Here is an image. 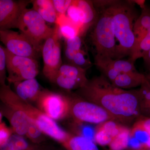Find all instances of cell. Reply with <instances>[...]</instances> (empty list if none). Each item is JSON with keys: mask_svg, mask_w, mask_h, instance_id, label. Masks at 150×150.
Segmentation results:
<instances>
[{"mask_svg": "<svg viewBox=\"0 0 150 150\" xmlns=\"http://www.w3.org/2000/svg\"><path fill=\"white\" fill-rule=\"evenodd\" d=\"M75 94L102 107L116 121L127 126L142 115L139 90L119 88L103 75L88 80Z\"/></svg>", "mask_w": 150, "mask_h": 150, "instance_id": "cell-1", "label": "cell"}, {"mask_svg": "<svg viewBox=\"0 0 150 150\" xmlns=\"http://www.w3.org/2000/svg\"><path fill=\"white\" fill-rule=\"evenodd\" d=\"M132 1H114L112 3V22L116 41L114 59H122L131 56L135 46L134 23L138 17Z\"/></svg>", "mask_w": 150, "mask_h": 150, "instance_id": "cell-2", "label": "cell"}, {"mask_svg": "<svg viewBox=\"0 0 150 150\" xmlns=\"http://www.w3.org/2000/svg\"><path fill=\"white\" fill-rule=\"evenodd\" d=\"M114 1H94L99 12L91 35L95 48L94 58L115 59L116 41L112 22V3Z\"/></svg>", "mask_w": 150, "mask_h": 150, "instance_id": "cell-3", "label": "cell"}, {"mask_svg": "<svg viewBox=\"0 0 150 150\" xmlns=\"http://www.w3.org/2000/svg\"><path fill=\"white\" fill-rule=\"evenodd\" d=\"M0 102L9 103L22 110L47 137L62 146L67 142L70 133L62 129L56 121L49 118L36 106L20 98L10 86L6 84L0 85Z\"/></svg>", "mask_w": 150, "mask_h": 150, "instance_id": "cell-4", "label": "cell"}, {"mask_svg": "<svg viewBox=\"0 0 150 150\" xmlns=\"http://www.w3.org/2000/svg\"><path fill=\"white\" fill-rule=\"evenodd\" d=\"M68 97L70 100L69 115L75 123L97 125L109 120L116 121L106 110L96 103L78 96Z\"/></svg>", "mask_w": 150, "mask_h": 150, "instance_id": "cell-5", "label": "cell"}, {"mask_svg": "<svg viewBox=\"0 0 150 150\" xmlns=\"http://www.w3.org/2000/svg\"><path fill=\"white\" fill-rule=\"evenodd\" d=\"M0 40L13 55L36 60L41 55L42 45L35 43L20 31L0 30Z\"/></svg>", "mask_w": 150, "mask_h": 150, "instance_id": "cell-6", "label": "cell"}, {"mask_svg": "<svg viewBox=\"0 0 150 150\" xmlns=\"http://www.w3.org/2000/svg\"><path fill=\"white\" fill-rule=\"evenodd\" d=\"M61 37L58 27L56 25L53 32L43 42L41 49L43 62V74L52 83L63 64Z\"/></svg>", "mask_w": 150, "mask_h": 150, "instance_id": "cell-7", "label": "cell"}, {"mask_svg": "<svg viewBox=\"0 0 150 150\" xmlns=\"http://www.w3.org/2000/svg\"><path fill=\"white\" fill-rule=\"evenodd\" d=\"M17 28L35 43L43 45L54 30L46 24L40 15L33 8L25 9L19 19Z\"/></svg>", "mask_w": 150, "mask_h": 150, "instance_id": "cell-8", "label": "cell"}, {"mask_svg": "<svg viewBox=\"0 0 150 150\" xmlns=\"http://www.w3.org/2000/svg\"><path fill=\"white\" fill-rule=\"evenodd\" d=\"M6 55L7 80L9 83L34 79L39 73L36 59L21 57L11 54L5 48Z\"/></svg>", "mask_w": 150, "mask_h": 150, "instance_id": "cell-9", "label": "cell"}, {"mask_svg": "<svg viewBox=\"0 0 150 150\" xmlns=\"http://www.w3.org/2000/svg\"><path fill=\"white\" fill-rule=\"evenodd\" d=\"M36 107L54 121L63 120L70 113L69 97L43 89L35 101Z\"/></svg>", "mask_w": 150, "mask_h": 150, "instance_id": "cell-10", "label": "cell"}, {"mask_svg": "<svg viewBox=\"0 0 150 150\" xmlns=\"http://www.w3.org/2000/svg\"><path fill=\"white\" fill-rule=\"evenodd\" d=\"M87 70L68 63L62 64L53 83L68 91L77 90L83 86L88 81L86 76Z\"/></svg>", "mask_w": 150, "mask_h": 150, "instance_id": "cell-11", "label": "cell"}, {"mask_svg": "<svg viewBox=\"0 0 150 150\" xmlns=\"http://www.w3.org/2000/svg\"><path fill=\"white\" fill-rule=\"evenodd\" d=\"M31 1L0 0V30L17 28L22 13Z\"/></svg>", "mask_w": 150, "mask_h": 150, "instance_id": "cell-12", "label": "cell"}, {"mask_svg": "<svg viewBox=\"0 0 150 150\" xmlns=\"http://www.w3.org/2000/svg\"><path fill=\"white\" fill-rule=\"evenodd\" d=\"M0 111L9 122L13 134L25 137L32 120L16 106L0 102Z\"/></svg>", "mask_w": 150, "mask_h": 150, "instance_id": "cell-13", "label": "cell"}, {"mask_svg": "<svg viewBox=\"0 0 150 150\" xmlns=\"http://www.w3.org/2000/svg\"><path fill=\"white\" fill-rule=\"evenodd\" d=\"M127 126L115 120H109L98 124L94 133V142L102 146H108L112 140Z\"/></svg>", "mask_w": 150, "mask_h": 150, "instance_id": "cell-14", "label": "cell"}, {"mask_svg": "<svg viewBox=\"0 0 150 150\" xmlns=\"http://www.w3.org/2000/svg\"><path fill=\"white\" fill-rule=\"evenodd\" d=\"M14 92L21 99L31 103L35 102L43 89L35 78L13 83Z\"/></svg>", "mask_w": 150, "mask_h": 150, "instance_id": "cell-15", "label": "cell"}, {"mask_svg": "<svg viewBox=\"0 0 150 150\" xmlns=\"http://www.w3.org/2000/svg\"><path fill=\"white\" fill-rule=\"evenodd\" d=\"M130 137L131 139H136L139 142L137 147L150 148V117L140 116L130 128Z\"/></svg>", "mask_w": 150, "mask_h": 150, "instance_id": "cell-16", "label": "cell"}, {"mask_svg": "<svg viewBox=\"0 0 150 150\" xmlns=\"http://www.w3.org/2000/svg\"><path fill=\"white\" fill-rule=\"evenodd\" d=\"M45 145L33 144L25 137L13 134L0 150H43Z\"/></svg>", "mask_w": 150, "mask_h": 150, "instance_id": "cell-17", "label": "cell"}, {"mask_svg": "<svg viewBox=\"0 0 150 150\" xmlns=\"http://www.w3.org/2000/svg\"><path fill=\"white\" fill-rule=\"evenodd\" d=\"M145 78V75L134 71L120 74L110 82L119 88L128 90L141 86Z\"/></svg>", "mask_w": 150, "mask_h": 150, "instance_id": "cell-18", "label": "cell"}, {"mask_svg": "<svg viewBox=\"0 0 150 150\" xmlns=\"http://www.w3.org/2000/svg\"><path fill=\"white\" fill-rule=\"evenodd\" d=\"M95 64L97 67H106L111 68L119 74L137 71L134 62L128 60L114 59L111 58H94Z\"/></svg>", "mask_w": 150, "mask_h": 150, "instance_id": "cell-19", "label": "cell"}, {"mask_svg": "<svg viewBox=\"0 0 150 150\" xmlns=\"http://www.w3.org/2000/svg\"><path fill=\"white\" fill-rule=\"evenodd\" d=\"M62 146L67 150H99L96 143L88 137L71 133Z\"/></svg>", "mask_w": 150, "mask_h": 150, "instance_id": "cell-20", "label": "cell"}, {"mask_svg": "<svg viewBox=\"0 0 150 150\" xmlns=\"http://www.w3.org/2000/svg\"><path fill=\"white\" fill-rule=\"evenodd\" d=\"M76 2L83 16V26L81 32V35L83 36L90 27L94 24L97 18L98 14L93 1L76 0Z\"/></svg>", "mask_w": 150, "mask_h": 150, "instance_id": "cell-21", "label": "cell"}, {"mask_svg": "<svg viewBox=\"0 0 150 150\" xmlns=\"http://www.w3.org/2000/svg\"><path fill=\"white\" fill-rule=\"evenodd\" d=\"M33 8L38 13L46 22L56 24L57 15L52 0H34L31 1Z\"/></svg>", "mask_w": 150, "mask_h": 150, "instance_id": "cell-22", "label": "cell"}, {"mask_svg": "<svg viewBox=\"0 0 150 150\" xmlns=\"http://www.w3.org/2000/svg\"><path fill=\"white\" fill-rule=\"evenodd\" d=\"M55 24L61 37H64L65 40L80 35V28L71 21L66 15L58 16Z\"/></svg>", "mask_w": 150, "mask_h": 150, "instance_id": "cell-23", "label": "cell"}, {"mask_svg": "<svg viewBox=\"0 0 150 150\" xmlns=\"http://www.w3.org/2000/svg\"><path fill=\"white\" fill-rule=\"evenodd\" d=\"M150 28V8L145 6L134 23V32L136 42L144 37Z\"/></svg>", "mask_w": 150, "mask_h": 150, "instance_id": "cell-24", "label": "cell"}, {"mask_svg": "<svg viewBox=\"0 0 150 150\" xmlns=\"http://www.w3.org/2000/svg\"><path fill=\"white\" fill-rule=\"evenodd\" d=\"M138 90L141 115L150 117V81L146 78H145Z\"/></svg>", "mask_w": 150, "mask_h": 150, "instance_id": "cell-25", "label": "cell"}, {"mask_svg": "<svg viewBox=\"0 0 150 150\" xmlns=\"http://www.w3.org/2000/svg\"><path fill=\"white\" fill-rule=\"evenodd\" d=\"M150 49V28L146 35L135 43L129 59L135 63L137 59L143 58Z\"/></svg>", "mask_w": 150, "mask_h": 150, "instance_id": "cell-26", "label": "cell"}, {"mask_svg": "<svg viewBox=\"0 0 150 150\" xmlns=\"http://www.w3.org/2000/svg\"><path fill=\"white\" fill-rule=\"evenodd\" d=\"M82 42V36L80 35L65 39L64 54L68 64H71L75 54L81 49Z\"/></svg>", "mask_w": 150, "mask_h": 150, "instance_id": "cell-27", "label": "cell"}, {"mask_svg": "<svg viewBox=\"0 0 150 150\" xmlns=\"http://www.w3.org/2000/svg\"><path fill=\"white\" fill-rule=\"evenodd\" d=\"M131 140L130 128L127 126L112 140L108 146L109 150H126Z\"/></svg>", "mask_w": 150, "mask_h": 150, "instance_id": "cell-28", "label": "cell"}, {"mask_svg": "<svg viewBox=\"0 0 150 150\" xmlns=\"http://www.w3.org/2000/svg\"><path fill=\"white\" fill-rule=\"evenodd\" d=\"M46 137L47 136L32 121L30 124L25 138L33 144H43L46 143Z\"/></svg>", "mask_w": 150, "mask_h": 150, "instance_id": "cell-29", "label": "cell"}, {"mask_svg": "<svg viewBox=\"0 0 150 150\" xmlns=\"http://www.w3.org/2000/svg\"><path fill=\"white\" fill-rule=\"evenodd\" d=\"M66 15L71 21L80 28L81 35L84 23L83 16L81 10L77 5L76 1H73Z\"/></svg>", "mask_w": 150, "mask_h": 150, "instance_id": "cell-30", "label": "cell"}, {"mask_svg": "<svg viewBox=\"0 0 150 150\" xmlns=\"http://www.w3.org/2000/svg\"><path fill=\"white\" fill-rule=\"evenodd\" d=\"M71 64L83 69H87L93 66L86 52L81 49L73 57Z\"/></svg>", "mask_w": 150, "mask_h": 150, "instance_id": "cell-31", "label": "cell"}, {"mask_svg": "<svg viewBox=\"0 0 150 150\" xmlns=\"http://www.w3.org/2000/svg\"><path fill=\"white\" fill-rule=\"evenodd\" d=\"M6 55L5 48L0 45V85L5 84L7 80Z\"/></svg>", "mask_w": 150, "mask_h": 150, "instance_id": "cell-32", "label": "cell"}, {"mask_svg": "<svg viewBox=\"0 0 150 150\" xmlns=\"http://www.w3.org/2000/svg\"><path fill=\"white\" fill-rule=\"evenodd\" d=\"M72 1L73 0H52L57 17L62 15H66Z\"/></svg>", "mask_w": 150, "mask_h": 150, "instance_id": "cell-33", "label": "cell"}, {"mask_svg": "<svg viewBox=\"0 0 150 150\" xmlns=\"http://www.w3.org/2000/svg\"><path fill=\"white\" fill-rule=\"evenodd\" d=\"M13 132L4 123H0V146L7 142Z\"/></svg>", "mask_w": 150, "mask_h": 150, "instance_id": "cell-34", "label": "cell"}, {"mask_svg": "<svg viewBox=\"0 0 150 150\" xmlns=\"http://www.w3.org/2000/svg\"><path fill=\"white\" fill-rule=\"evenodd\" d=\"M143 59L145 66L149 70V73H150V49Z\"/></svg>", "mask_w": 150, "mask_h": 150, "instance_id": "cell-35", "label": "cell"}, {"mask_svg": "<svg viewBox=\"0 0 150 150\" xmlns=\"http://www.w3.org/2000/svg\"><path fill=\"white\" fill-rule=\"evenodd\" d=\"M43 150H67L62 147V148L57 147L55 146L47 144H46L43 148Z\"/></svg>", "mask_w": 150, "mask_h": 150, "instance_id": "cell-36", "label": "cell"}, {"mask_svg": "<svg viewBox=\"0 0 150 150\" xmlns=\"http://www.w3.org/2000/svg\"><path fill=\"white\" fill-rule=\"evenodd\" d=\"M129 150H150V148L145 146H140L137 147L129 148Z\"/></svg>", "mask_w": 150, "mask_h": 150, "instance_id": "cell-37", "label": "cell"}, {"mask_svg": "<svg viewBox=\"0 0 150 150\" xmlns=\"http://www.w3.org/2000/svg\"><path fill=\"white\" fill-rule=\"evenodd\" d=\"M147 79L150 81V73H149L147 75H145Z\"/></svg>", "mask_w": 150, "mask_h": 150, "instance_id": "cell-38", "label": "cell"}, {"mask_svg": "<svg viewBox=\"0 0 150 150\" xmlns=\"http://www.w3.org/2000/svg\"><path fill=\"white\" fill-rule=\"evenodd\" d=\"M3 115L0 111V123H2V119Z\"/></svg>", "mask_w": 150, "mask_h": 150, "instance_id": "cell-39", "label": "cell"}, {"mask_svg": "<svg viewBox=\"0 0 150 150\" xmlns=\"http://www.w3.org/2000/svg\"><path fill=\"white\" fill-rule=\"evenodd\" d=\"M126 150H129V149H126Z\"/></svg>", "mask_w": 150, "mask_h": 150, "instance_id": "cell-40", "label": "cell"}]
</instances>
